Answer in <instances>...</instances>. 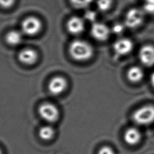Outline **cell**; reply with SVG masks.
Masks as SVG:
<instances>
[{"label": "cell", "instance_id": "obj_1", "mask_svg": "<svg viewBox=\"0 0 154 154\" xmlns=\"http://www.w3.org/2000/svg\"><path fill=\"white\" fill-rule=\"evenodd\" d=\"M69 52L73 59L78 61H84L92 57L94 50L93 46L87 42L75 40L70 43Z\"/></svg>", "mask_w": 154, "mask_h": 154}, {"label": "cell", "instance_id": "obj_2", "mask_svg": "<svg viewBox=\"0 0 154 154\" xmlns=\"http://www.w3.org/2000/svg\"><path fill=\"white\" fill-rule=\"evenodd\" d=\"M134 121L138 125H146L154 122V106H143L137 109L132 115Z\"/></svg>", "mask_w": 154, "mask_h": 154}, {"label": "cell", "instance_id": "obj_3", "mask_svg": "<svg viewBox=\"0 0 154 154\" xmlns=\"http://www.w3.org/2000/svg\"><path fill=\"white\" fill-rule=\"evenodd\" d=\"M145 12L143 9L132 8L126 14L125 25L129 28H135L140 26L144 19Z\"/></svg>", "mask_w": 154, "mask_h": 154}, {"label": "cell", "instance_id": "obj_4", "mask_svg": "<svg viewBox=\"0 0 154 154\" xmlns=\"http://www.w3.org/2000/svg\"><path fill=\"white\" fill-rule=\"evenodd\" d=\"M38 114L42 119L49 123L56 122L59 117V111L55 105L51 103H43L39 106Z\"/></svg>", "mask_w": 154, "mask_h": 154}, {"label": "cell", "instance_id": "obj_5", "mask_svg": "<svg viewBox=\"0 0 154 154\" xmlns=\"http://www.w3.org/2000/svg\"><path fill=\"white\" fill-rule=\"evenodd\" d=\"M42 24L41 21L34 16L25 18L21 25L22 31L26 35L32 36L38 34L41 30Z\"/></svg>", "mask_w": 154, "mask_h": 154}, {"label": "cell", "instance_id": "obj_6", "mask_svg": "<svg viewBox=\"0 0 154 154\" xmlns=\"http://www.w3.org/2000/svg\"><path fill=\"white\" fill-rule=\"evenodd\" d=\"M141 63L145 66L151 67L154 65V46L145 45L143 46L138 54Z\"/></svg>", "mask_w": 154, "mask_h": 154}, {"label": "cell", "instance_id": "obj_7", "mask_svg": "<svg viewBox=\"0 0 154 154\" xmlns=\"http://www.w3.org/2000/svg\"><path fill=\"white\" fill-rule=\"evenodd\" d=\"M110 33L108 27L100 22H94L91 27V34L96 40L103 42L108 39Z\"/></svg>", "mask_w": 154, "mask_h": 154}, {"label": "cell", "instance_id": "obj_8", "mask_svg": "<svg viewBox=\"0 0 154 154\" xmlns=\"http://www.w3.org/2000/svg\"><path fill=\"white\" fill-rule=\"evenodd\" d=\"M67 87L66 79L61 76H57L52 78L49 82L48 90L54 95H58L62 93Z\"/></svg>", "mask_w": 154, "mask_h": 154}, {"label": "cell", "instance_id": "obj_9", "mask_svg": "<svg viewBox=\"0 0 154 154\" xmlns=\"http://www.w3.org/2000/svg\"><path fill=\"white\" fill-rule=\"evenodd\" d=\"M134 48L132 40L129 38H123L116 41L113 45V49L115 53L119 55H126L129 54Z\"/></svg>", "mask_w": 154, "mask_h": 154}, {"label": "cell", "instance_id": "obj_10", "mask_svg": "<svg viewBox=\"0 0 154 154\" xmlns=\"http://www.w3.org/2000/svg\"><path fill=\"white\" fill-rule=\"evenodd\" d=\"M18 59L23 64L31 65L37 61L38 59V54L32 49L25 48L19 52Z\"/></svg>", "mask_w": 154, "mask_h": 154}, {"label": "cell", "instance_id": "obj_11", "mask_svg": "<svg viewBox=\"0 0 154 154\" xmlns=\"http://www.w3.org/2000/svg\"><path fill=\"white\" fill-rule=\"evenodd\" d=\"M85 25L84 20L78 16L70 17L67 23V29L72 34H79L84 29Z\"/></svg>", "mask_w": 154, "mask_h": 154}, {"label": "cell", "instance_id": "obj_12", "mask_svg": "<svg viewBox=\"0 0 154 154\" xmlns=\"http://www.w3.org/2000/svg\"><path fill=\"white\" fill-rule=\"evenodd\" d=\"M141 138L140 132L135 128H128L124 134V140L126 143L129 145H135L137 144Z\"/></svg>", "mask_w": 154, "mask_h": 154}, {"label": "cell", "instance_id": "obj_13", "mask_svg": "<svg viewBox=\"0 0 154 154\" xmlns=\"http://www.w3.org/2000/svg\"><path fill=\"white\" fill-rule=\"evenodd\" d=\"M143 69L138 66H132L127 72V78L132 82L137 83L141 81L144 77Z\"/></svg>", "mask_w": 154, "mask_h": 154}, {"label": "cell", "instance_id": "obj_14", "mask_svg": "<svg viewBox=\"0 0 154 154\" xmlns=\"http://www.w3.org/2000/svg\"><path fill=\"white\" fill-rule=\"evenodd\" d=\"M6 42L11 46H16L20 44L22 40V34L17 30L10 31L5 37Z\"/></svg>", "mask_w": 154, "mask_h": 154}, {"label": "cell", "instance_id": "obj_15", "mask_svg": "<svg viewBox=\"0 0 154 154\" xmlns=\"http://www.w3.org/2000/svg\"><path fill=\"white\" fill-rule=\"evenodd\" d=\"M38 135L40 138L43 140H51L55 135L54 129L49 125L43 126L40 128L38 131Z\"/></svg>", "mask_w": 154, "mask_h": 154}, {"label": "cell", "instance_id": "obj_16", "mask_svg": "<svg viewBox=\"0 0 154 154\" xmlns=\"http://www.w3.org/2000/svg\"><path fill=\"white\" fill-rule=\"evenodd\" d=\"M112 3V0H97L96 5L100 11H106L111 8Z\"/></svg>", "mask_w": 154, "mask_h": 154}, {"label": "cell", "instance_id": "obj_17", "mask_svg": "<svg viewBox=\"0 0 154 154\" xmlns=\"http://www.w3.org/2000/svg\"><path fill=\"white\" fill-rule=\"evenodd\" d=\"M93 0H70L71 4L77 8H83L89 6Z\"/></svg>", "mask_w": 154, "mask_h": 154}, {"label": "cell", "instance_id": "obj_18", "mask_svg": "<svg viewBox=\"0 0 154 154\" xmlns=\"http://www.w3.org/2000/svg\"><path fill=\"white\" fill-rule=\"evenodd\" d=\"M143 10L145 13L154 14V0H143Z\"/></svg>", "mask_w": 154, "mask_h": 154}, {"label": "cell", "instance_id": "obj_19", "mask_svg": "<svg viewBox=\"0 0 154 154\" xmlns=\"http://www.w3.org/2000/svg\"><path fill=\"white\" fill-rule=\"evenodd\" d=\"M96 13L95 11L92 10H87L84 14V17L86 20L91 22H95L96 18Z\"/></svg>", "mask_w": 154, "mask_h": 154}, {"label": "cell", "instance_id": "obj_20", "mask_svg": "<svg viewBox=\"0 0 154 154\" xmlns=\"http://www.w3.org/2000/svg\"><path fill=\"white\" fill-rule=\"evenodd\" d=\"M124 25L120 23H116L115 24L112 28V31L114 34H120L124 31Z\"/></svg>", "mask_w": 154, "mask_h": 154}, {"label": "cell", "instance_id": "obj_21", "mask_svg": "<svg viewBox=\"0 0 154 154\" xmlns=\"http://www.w3.org/2000/svg\"><path fill=\"white\" fill-rule=\"evenodd\" d=\"M98 154H115V153L111 147L109 146H103L99 149Z\"/></svg>", "mask_w": 154, "mask_h": 154}, {"label": "cell", "instance_id": "obj_22", "mask_svg": "<svg viewBox=\"0 0 154 154\" xmlns=\"http://www.w3.org/2000/svg\"><path fill=\"white\" fill-rule=\"evenodd\" d=\"M14 1L15 0H0L1 6L5 8L11 7L13 5Z\"/></svg>", "mask_w": 154, "mask_h": 154}, {"label": "cell", "instance_id": "obj_23", "mask_svg": "<svg viewBox=\"0 0 154 154\" xmlns=\"http://www.w3.org/2000/svg\"><path fill=\"white\" fill-rule=\"evenodd\" d=\"M150 83L151 85H152L153 88H154V72L151 74L150 75Z\"/></svg>", "mask_w": 154, "mask_h": 154}]
</instances>
